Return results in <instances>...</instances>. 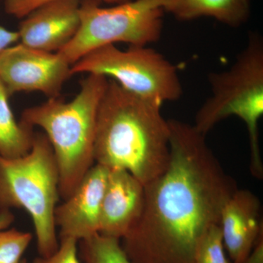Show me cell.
<instances>
[{"label":"cell","instance_id":"6da1fadb","mask_svg":"<svg viewBox=\"0 0 263 263\" xmlns=\"http://www.w3.org/2000/svg\"><path fill=\"white\" fill-rule=\"evenodd\" d=\"M170 161L145 185L143 212L121 240L132 263H196L197 245L220 224L223 208L238 190L193 124L168 120Z\"/></svg>","mask_w":263,"mask_h":263},{"label":"cell","instance_id":"7a4b0ae2","mask_svg":"<svg viewBox=\"0 0 263 263\" xmlns=\"http://www.w3.org/2000/svg\"><path fill=\"white\" fill-rule=\"evenodd\" d=\"M162 105L108 79L97 117L95 163L127 171L144 186L163 174L170 161V127Z\"/></svg>","mask_w":263,"mask_h":263},{"label":"cell","instance_id":"3957f363","mask_svg":"<svg viewBox=\"0 0 263 263\" xmlns=\"http://www.w3.org/2000/svg\"><path fill=\"white\" fill-rule=\"evenodd\" d=\"M108 79L88 74L70 102L60 97L25 109L20 122L41 128L51 143L59 176L60 196L65 200L94 165L97 117Z\"/></svg>","mask_w":263,"mask_h":263},{"label":"cell","instance_id":"277c9868","mask_svg":"<svg viewBox=\"0 0 263 263\" xmlns=\"http://www.w3.org/2000/svg\"><path fill=\"white\" fill-rule=\"evenodd\" d=\"M58 166L45 133H35L29 153L18 158L0 156V212L22 209L32 218L40 257L59 248L54 213L60 196Z\"/></svg>","mask_w":263,"mask_h":263},{"label":"cell","instance_id":"5b68a950","mask_svg":"<svg viewBox=\"0 0 263 263\" xmlns=\"http://www.w3.org/2000/svg\"><path fill=\"white\" fill-rule=\"evenodd\" d=\"M209 98L195 116L194 127L205 135L218 123L237 117L245 123L250 146V171L262 179L258 123L263 115V40L251 34L243 51L228 70L209 76Z\"/></svg>","mask_w":263,"mask_h":263},{"label":"cell","instance_id":"8992f818","mask_svg":"<svg viewBox=\"0 0 263 263\" xmlns=\"http://www.w3.org/2000/svg\"><path fill=\"white\" fill-rule=\"evenodd\" d=\"M162 2L131 0L102 8L98 0H83L80 28L57 54L72 66L89 52L108 45L146 46L157 42L162 35Z\"/></svg>","mask_w":263,"mask_h":263},{"label":"cell","instance_id":"52a82bcc","mask_svg":"<svg viewBox=\"0 0 263 263\" xmlns=\"http://www.w3.org/2000/svg\"><path fill=\"white\" fill-rule=\"evenodd\" d=\"M81 73L110 78L129 92L162 104L179 100L183 94L176 67L147 46L97 48L71 66V76Z\"/></svg>","mask_w":263,"mask_h":263},{"label":"cell","instance_id":"ba28073f","mask_svg":"<svg viewBox=\"0 0 263 263\" xmlns=\"http://www.w3.org/2000/svg\"><path fill=\"white\" fill-rule=\"evenodd\" d=\"M71 66L57 53L13 45L0 54V81L8 95L40 91L49 98L60 96L70 77Z\"/></svg>","mask_w":263,"mask_h":263},{"label":"cell","instance_id":"9c48e42d","mask_svg":"<svg viewBox=\"0 0 263 263\" xmlns=\"http://www.w3.org/2000/svg\"><path fill=\"white\" fill-rule=\"evenodd\" d=\"M81 0H52L26 15L19 24L20 43L57 53L73 39L80 28Z\"/></svg>","mask_w":263,"mask_h":263},{"label":"cell","instance_id":"30bf717a","mask_svg":"<svg viewBox=\"0 0 263 263\" xmlns=\"http://www.w3.org/2000/svg\"><path fill=\"white\" fill-rule=\"evenodd\" d=\"M108 174L109 169L95 164L70 197L57 205L54 220L57 228H60V239L72 238L79 241L99 233Z\"/></svg>","mask_w":263,"mask_h":263},{"label":"cell","instance_id":"8fae6325","mask_svg":"<svg viewBox=\"0 0 263 263\" xmlns=\"http://www.w3.org/2000/svg\"><path fill=\"white\" fill-rule=\"evenodd\" d=\"M145 186L124 170H109L102 201L99 233L122 240L141 217Z\"/></svg>","mask_w":263,"mask_h":263},{"label":"cell","instance_id":"7c38bea8","mask_svg":"<svg viewBox=\"0 0 263 263\" xmlns=\"http://www.w3.org/2000/svg\"><path fill=\"white\" fill-rule=\"evenodd\" d=\"M260 212L258 197L239 189L223 208L219 226L231 263L243 262L252 252L263 232Z\"/></svg>","mask_w":263,"mask_h":263},{"label":"cell","instance_id":"4fadbf2b","mask_svg":"<svg viewBox=\"0 0 263 263\" xmlns=\"http://www.w3.org/2000/svg\"><path fill=\"white\" fill-rule=\"evenodd\" d=\"M162 8L178 20L211 17L229 27H238L248 20L251 0H162Z\"/></svg>","mask_w":263,"mask_h":263},{"label":"cell","instance_id":"5bb4252c","mask_svg":"<svg viewBox=\"0 0 263 263\" xmlns=\"http://www.w3.org/2000/svg\"><path fill=\"white\" fill-rule=\"evenodd\" d=\"M10 96L0 81V156L18 158L29 153L35 133L15 119L9 103Z\"/></svg>","mask_w":263,"mask_h":263},{"label":"cell","instance_id":"9a60e30c","mask_svg":"<svg viewBox=\"0 0 263 263\" xmlns=\"http://www.w3.org/2000/svg\"><path fill=\"white\" fill-rule=\"evenodd\" d=\"M79 256L81 263H132L120 239L100 233L79 240Z\"/></svg>","mask_w":263,"mask_h":263},{"label":"cell","instance_id":"2e32d148","mask_svg":"<svg viewBox=\"0 0 263 263\" xmlns=\"http://www.w3.org/2000/svg\"><path fill=\"white\" fill-rule=\"evenodd\" d=\"M33 235L16 229L0 230V263H21Z\"/></svg>","mask_w":263,"mask_h":263},{"label":"cell","instance_id":"e0dca14e","mask_svg":"<svg viewBox=\"0 0 263 263\" xmlns=\"http://www.w3.org/2000/svg\"><path fill=\"white\" fill-rule=\"evenodd\" d=\"M195 261L196 263H230L226 256L219 224L211 227L202 237L197 245Z\"/></svg>","mask_w":263,"mask_h":263},{"label":"cell","instance_id":"ac0fdd59","mask_svg":"<svg viewBox=\"0 0 263 263\" xmlns=\"http://www.w3.org/2000/svg\"><path fill=\"white\" fill-rule=\"evenodd\" d=\"M32 263H81L79 256V240L72 238H61L54 253L47 257H37Z\"/></svg>","mask_w":263,"mask_h":263},{"label":"cell","instance_id":"d6986e66","mask_svg":"<svg viewBox=\"0 0 263 263\" xmlns=\"http://www.w3.org/2000/svg\"><path fill=\"white\" fill-rule=\"evenodd\" d=\"M52 0H5V10L15 18H23L33 10ZM111 5L122 4L131 0H98Z\"/></svg>","mask_w":263,"mask_h":263},{"label":"cell","instance_id":"ffe728a7","mask_svg":"<svg viewBox=\"0 0 263 263\" xmlns=\"http://www.w3.org/2000/svg\"><path fill=\"white\" fill-rule=\"evenodd\" d=\"M19 36L17 31H11L0 26V54L10 46L18 42Z\"/></svg>","mask_w":263,"mask_h":263},{"label":"cell","instance_id":"44dd1931","mask_svg":"<svg viewBox=\"0 0 263 263\" xmlns=\"http://www.w3.org/2000/svg\"><path fill=\"white\" fill-rule=\"evenodd\" d=\"M242 263H263V232L259 235L252 252Z\"/></svg>","mask_w":263,"mask_h":263},{"label":"cell","instance_id":"7402d4cb","mask_svg":"<svg viewBox=\"0 0 263 263\" xmlns=\"http://www.w3.org/2000/svg\"><path fill=\"white\" fill-rule=\"evenodd\" d=\"M14 220V216L10 211L0 212V230L7 229Z\"/></svg>","mask_w":263,"mask_h":263},{"label":"cell","instance_id":"603a6c76","mask_svg":"<svg viewBox=\"0 0 263 263\" xmlns=\"http://www.w3.org/2000/svg\"><path fill=\"white\" fill-rule=\"evenodd\" d=\"M21 263H29L28 261L25 258L22 259V262Z\"/></svg>","mask_w":263,"mask_h":263}]
</instances>
